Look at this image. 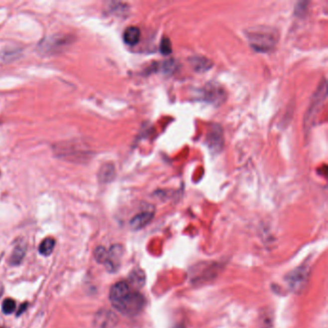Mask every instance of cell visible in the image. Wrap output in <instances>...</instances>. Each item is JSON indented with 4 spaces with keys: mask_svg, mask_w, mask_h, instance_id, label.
<instances>
[{
    "mask_svg": "<svg viewBox=\"0 0 328 328\" xmlns=\"http://www.w3.org/2000/svg\"><path fill=\"white\" fill-rule=\"evenodd\" d=\"M15 307H16V304H15L14 300H12V299H7V300H5V301H3V304H2V311H3L4 314H12L13 312H14Z\"/></svg>",
    "mask_w": 328,
    "mask_h": 328,
    "instance_id": "2e32d148",
    "label": "cell"
},
{
    "mask_svg": "<svg viewBox=\"0 0 328 328\" xmlns=\"http://www.w3.org/2000/svg\"><path fill=\"white\" fill-rule=\"evenodd\" d=\"M118 322L117 315L110 310L98 311L94 319V324L97 328H114Z\"/></svg>",
    "mask_w": 328,
    "mask_h": 328,
    "instance_id": "3957f363",
    "label": "cell"
},
{
    "mask_svg": "<svg viewBox=\"0 0 328 328\" xmlns=\"http://www.w3.org/2000/svg\"><path fill=\"white\" fill-rule=\"evenodd\" d=\"M145 280H146L145 273L141 269L136 268V269H134L131 272V274L129 275V282H128V284L132 285L134 288L140 289V288L144 286Z\"/></svg>",
    "mask_w": 328,
    "mask_h": 328,
    "instance_id": "30bf717a",
    "label": "cell"
},
{
    "mask_svg": "<svg viewBox=\"0 0 328 328\" xmlns=\"http://www.w3.org/2000/svg\"><path fill=\"white\" fill-rule=\"evenodd\" d=\"M24 255H25V246H22V245L16 246L14 248L13 254L11 256V259H10L11 265H13V266L19 265L24 258Z\"/></svg>",
    "mask_w": 328,
    "mask_h": 328,
    "instance_id": "5bb4252c",
    "label": "cell"
},
{
    "mask_svg": "<svg viewBox=\"0 0 328 328\" xmlns=\"http://www.w3.org/2000/svg\"><path fill=\"white\" fill-rule=\"evenodd\" d=\"M145 305V298L142 294L136 291H131L123 301H120L114 307L126 316H135L139 314Z\"/></svg>",
    "mask_w": 328,
    "mask_h": 328,
    "instance_id": "7a4b0ae2",
    "label": "cell"
},
{
    "mask_svg": "<svg viewBox=\"0 0 328 328\" xmlns=\"http://www.w3.org/2000/svg\"><path fill=\"white\" fill-rule=\"evenodd\" d=\"M153 218H154L153 210L143 211L132 218L129 222V225L133 230H140L145 228L147 225H149Z\"/></svg>",
    "mask_w": 328,
    "mask_h": 328,
    "instance_id": "8992f818",
    "label": "cell"
},
{
    "mask_svg": "<svg viewBox=\"0 0 328 328\" xmlns=\"http://www.w3.org/2000/svg\"><path fill=\"white\" fill-rule=\"evenodd\" d=\"M130 292H131L130 285L127 282L120 281L116 283L110 291V301L113 304V306L118 304L120 301H123Z\"/></svg>",
    "mask_w": 328,
    "mask_h": 328,
    "instance_id": "5b68a950",
    "label": "cell"
},
{
    "mask_svg": "<svg viewBox=\"0 0 328 328\" xmlns=\"http://www.w3.org/2000/svg\"><path fill=\"white\" fill-rule=\"evenodd\" d=\"M183 328V327H177V328Z\"/></svg>",
    "mask_w": 328,
    "mask_h": 328,
    "instance_id": "d6986e66",
    "label": "cell"
},
{
    "mask_svg": "<svg viewBox=\"0 0 328 328\" xmlns=\"http://www.w3.org/2000/svg\"><path fill=\"white\" fill-rule=\"evenodd\" d=\"M160 50L164 55L170 54L172 52V44L168 38H164L162 40L160 44Z\"/></svg>",
    "mask_w": 328,
    "mask_h": 328,
    "instance_id": "e0dca14e",
    "label": "cell"
},
{
    "mask_svg": "<svg viewBox=\"0 0 328 328\" xmlns=\"http://www.w3.org/2000/svg\"><path fill=\"white\" fill-rule=\"evenodd\" d=\"M191 64L193 69L197 71H205L212 67L211 61L204 57H194L191 59Z\"/></svg>",
    "mask_w": 328,
    "mask_h": 328,
    "instance_id": "7c38bea8",
    "label": "cell"
},
{
    "mask_svg": "<svg viewBox=\"0 0 328 328\" xmlns=\"http://www.w3.org/2000/svg\"></svg>",
    "mask_w": 328,
    "mask_h": 328,
    "instance_id": "ffe728a7",
    "label": "cell"
},
{
    "mask_svg": "<svg viewBox=\"0 0 328 328\" xmlns=\"http://www.w3.org/2000/svg\"><path fill=\"white\" fill-rule=\"evenodd\" d=\"M115 175H116L115 166L111 163L103 164L98 171V178L103 183H107V182L112 181L115 177Z\"/></svg>",
    "mask_w": 328,
    "mask_h": 328,
    "instance_id": "9c48e42d",
    "label": "cell"
},
{
    "mask_svg": "<svg viewBox=\"0 0 328 328\" xmlns=\"http://www.w3.org/2000/svg\"><path fill=\"white\" fill-rule=\"evenodd\" d=\"M246 35L250 45L260 52L271 51L278 41L277 32L273 28L266 26L250 28L246 30Z\"/></svg>",
    "mask_w": 328,
    "mask_h": 328,
    "instance_id": "6da1fadb",
    "label": "cell"
},
{
    "mask_svg": "<svg viewBox=\"0 0 328 328\" xmlns=\"http://www.w3.org/2000/svg\"><path fill=\"white\" fill-rule=\"evenodd\" d=\"M207 143L209 147L213 149V151H219V149H221L223 143V136L220 126L213 125L212 129L208 133Z\"/></svg>",
    "mask_w": 328,
    "mask_h": 328,
    "instance_id": "52a82bcc",
    "label": "cell"
},
{
    "mask_svg": "<svg viewBox=\"0 0 328 328\" xmlns=\"http://www.w3.org/2000/svg\"><path fill=\"white\" fill-rule=\"evenodd\" d=\"M123 247L121 245H114L111 246L108 251V259L104 263L107 271L114 273L118 270L123 257Z\"/></svg>",
    "mask_w": 328,
    "mask_h": 328,
    "instance_id": "277c9868",
    "label": "cell"
},
{
    "mask_svg": "<svg viewBox=\"0 0 328 328\" xmlns=\"http://www.w3.org/2000/svg\"><path fill=\"white\" fill-rule=\"evenodd\" d=\"M141 37H142L141 30L136 26H129L125 29L123 33V41L130 46H134L138 44L139 41H141Z\"/></svg>",
    "mask_w": 328,
    "mask_h": 328,
    "instance_id": "ba28073f",
    "label": "cell"
},
{
    "mask_svg": "<svg viewBox=\"0 0 328 328\" xmlns=\"http://www.w3.org/2000/svg\"><path fill=\"white\" fill-rule=\"evenodd\" d=\"M306 274V272L304 271L303 268L297 269L296 272H294L289 275L290 276L289 283L295 289L300 288L301 283H303L305 281V274Z\"/></svg>",
    "mask_w": 328,
    "mask_h": 328,
    "instance_id": "8fae6325",
    "label": "cell"
},
{
    "mask_svg": "<svg viewBox=\"0 0 328 328\" xmlns=\"http://www.w3.org/2000/svg\"><path fill=\"white\" fill-rule=\"evenodd\" d=\"M55 246V240L53 238H46L41 242L39 246V251L41 255L48 256L52 253Z\"/></svg>",
    "mask_w": 328,
    "mask_h": 328,
    "instance_id": "4fadbf2b",
    "label": "cell"
},
{
    "mask_svg": "<svg viewBox=\"0 0 328 328\" xmlns=\"http://www.w3.org/2000/svg\"><path fill=\"white\" fill-rule=\"evenodd\" d=\"M95 259L98 263L104 265V263L108 259V250L104 246L96 247L95 250Z\"/></svg>",
    "mask_w": 328,
    "mask_h": 328,
    "instance_id": "9a60e30c",
    "label": "cell"
},
{
    "mask_svg": "<svg viewBox=\"0 0 328 328\" xmlns=\"http://www.w3.org/2000/svg\"><path fill=\"white\" fill-rule=\"evenodd\" d=\"M26 308H27V303H22L21 305H20V307L18 308V310H17V316H19V315L22 314L25 310H26Z\"/></svg>",
    "mask_w": 328,
    "mask_h": 328,
    "instance_id": "ac0fdd59",
    "label": "cell"
}]
</instances>
